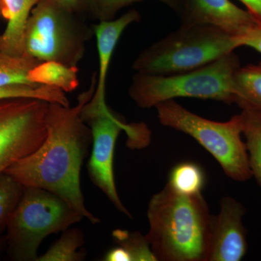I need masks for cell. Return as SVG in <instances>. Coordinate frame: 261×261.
Listing matches in <instances>:
<instances>
[{"mask_svg": "<svg viewBox=\"0 0 261 261\" xmlns=\"http://www.w3.org/2000/svg\"><path fill=\"white\" fill-rule=\"evenodd\" d=\"M96 84L94 72L90 87L79 95L74 107L49 103L45 140L33 153L5 171L25 187H38L59 196L93 224L100 221L87 210L80 181L81 170L92 144V136L81 112L93 97Z\"/></svg>", "mask_w": 261, "mask_h": 261, "instance_id": "cell-1", "label": "cell"}, {"mask_svg": "<svg viewBox=\"0 0 261 261\" xmlns=\"http://www.w3.org/2000/svg\"><path fill=\"white\" fill-rule=\"evenodd\" d=\"M211 217L202 194L183 195L167 184L147 209L145 236L157 260L207 261Z\"/></svg>", "mask_w": 261, "mask_h": 261, "instance_id": "cell-2", "label": "cell"}, {"mask_svg": "<svg viewBox=\"0 0 261 261\" xmlns=\"http://www.w3.org/2000/svg\"><path fill=\"white\" fill-rule=\"evenodd\" d=\"M237 48L234 36L222 29L181 25L141 51L132 68L146 74H177L210 64Z\"/></svg>", "mask_w": 261, "mask_h": 261, "instance_id": "cell-3", "label": "cell"}, {"mask_svg": "<svg viewBox=\"0 0 261 261\" xmlns=\"http://www.w3.org/2000/svg\"><path fill=\"white\" fill-rule=\"evenodd\" d=\"M241 66L234 51L197 69L172 75L136 73L132 77L128 94L141 108L177 97L212 99L225 104L235 103L233 77Z\"/></svg>", "mask_w": 261, "mask_h": 261, "instance_id": "cell-4", "label": "cell"}, {"mask_svg": "<svg viewBox=\"0 0 261 261\" xmlns=\"http://www.w3.org/2000/svg\"><path fill=\"white\" fill-rule=\"evenodd\" d=\"M83 216L56 194L27 187L6 228V252L10 260L37 261L43 240L80 222Z\"/></svg>", "mask_w": 261, "mask_h": 261, "instance_id": "cell-5", "label": "cell"}, {"mask_svg": "<svg viewBox=\"0 0 261 261\" xmlns=\"http://www.w3.org/2000/svg\"><path fill=\"white\" fill-rule=\"evenodd\" d=\"M94 37L93 25L55 0H40L27 22L23 56L41 62L56 61L77 66L87 42Z\"/></svg>", "mask_w": 261, "mask_h": 261, "instance_id": "cell-6", "label": "cell"}, {"mask_svg": "<svg viewBox=\"0 0 261 261\" xmlns=\"http://www.w3.org/2000/svg\"><path fill=\"white\" fill-rule=\"evenodd\" d=\"M155 108L163 126L193 137L214 156L228 177L237 181L252 177L240 115L226 122L211 121L190 112L174 99L160 102Z\"/></svg>", "mask_w": 261, "mask_h": 261, "instance_id": "cell-7", "label": "cell"}, {"mask_svg": "<svg viewBox=\"0 0 261 261\" xmlns=\"http://www.w3.org/2000/svg\"><path fill=\"white\" fill-rule=\"evenodd\" d=\"M88 102L82 108L81 116L92 136V153L87 165L89 177L120 212L130 218L117 192L113 172L115 147L122 130L128 134L134 145L144 147L149 142V130L144 125L127 124L108 105L92 106Z\"/></svg>", "mask_w": 261, "mask_h": 261, "instance_id": "cell-8", "label": "cell"}, {"mask_svg": "<svg viewBox=\"0 0 261 261\" xmlns=\"http://www.w3.org/2000/svg\"><path fill=\"white\" fill-rule=\"evenodd\" d=\"M48 105L34 98L0 99V174L45 140Z\"/></svg>", "mask_w": 261, "mask_h": 261, "instance_id": "cell-9", "label": "cell"}, {"mask_svg": "<svg viewBox=\"0 0 261 261\" xmlns=\"http://www.w3.org/2000/svg\"><path fill=\"white\" fill-rule=\"evenodd\" d=\"M246 213L241 202L223 197L217 216H211L207 261H240L247 251V231L243 224Z\"/></svg>", "mask_w": 261, "mask_h": 261, "instance_id": "cell-10", "label": "cell"}, {"mask_svg": "<svg viewBox=\"0 0 261 261\" xmlns=\"http://www.w3.org/2000/svg\"><path fill=\"white\" fill-rule=\"evenodd\" d=\"M181 27L209 25L238 36L256 25L252 15L230 0H181Z\"/></svg>", "mask_w": 261, "mask_h": 261, "instance_id": "cell-11", "label": "cell"}, {"mask_svg": "<svg viewBox=\"0 0 261 261\" xmlns=\"http://www.w3.org/2000/svg\"><path fill=\"white\" fill-rule=\"evenodd\" d=\"M140 20V12L132 9L118 19L99 21L97 25H93L99 61L97 84L93 97L90 100L93 104H106V79L113 53L125 29L130 24L137 23Z\"/></svg>", "mask_w": 261, "mask_h": 261, "instance_id": "cell-12", "label": "cell"}, {"mask_svg": "<svg viewBox=\"0 0 261 261\" xmlns=\"http://www.w3.org/2000/svg\"><path fill=\"white\" fill-rule=\"evenodd\" d=\"M40 0H0L2 18L8 22L0 36V51L23 56L25 27L32 10Z\"/></svg>", "mask_w": 261, "mask_h": 261, "instance_id": "cell-13", "label": "cell"}, {"mask_svg": "<svg viewBox=\"0 0 261 261\" xmlns=\"http://www.w3.org/2000/svg\"><path fill=\"white\" fill-rule=\"evenodd\" d=\"M79 68L56 61L41 62L30 70L29 80L35 85H47L64 92L75 90L80 85Z\"/></svg>", "mask_w": 261, "mask_h": 261, "instance_id": "cell-14", "label": "cell"}, {"mask_svg": "<svg viewBox=\"0 0 261 261\" xmlns=\"http://www.w3.org/2000/svg\"><path fill=\"white\" fill-rule=\"evenodd\" d=\"M235 104L261 110V61L256 64L240 66L233 77Z\"/></svg>", "mask_w": 261, "mask_h": 261, "instance_id": "cell-15", "label": "cell"}, {"mask_svg": "<svg viewBox=\"0 0 261 261\" xmlns=\"http://www.w3.org/2000/svg\"><path fill=\"white\" fill-rule=\"evenodd\" d=\"M252 176L261 187V110L245 108L240 113Z\"/></svg>", "mask_w": 261, "mask_h": 261, "instance_id": "cell-16", "label": "cell"}, {"mask_svg": "<svg viewBox=\"0 0 261 261\" xmlns=\"http://www.w3.org/2000/svg\"><path fill=\"white\" fill-rule=\"evenodd\" d=\"M84 244L83 231L79 228H68L37 261L84 260L85 252L80 250Z\"/></svg>", "mask_w": 261, "mask_h": 261, "instance_id": "cell-17", "label": "cell"}, {"mask_svg": "<svg viewBox=\"0 0 261 261\" xmlns=\"http://www.w3.org/2000/svg\"><path fill=\"white\" fill-rule=\"evenodd\" d=\"M40 63L30 57L12 56L0 51V88L15 84L40 86L29 80L30 70Z\"/></svg>", "mask_w": 261, "mask_h": 261, "instance_id": "cell-18", "label": "cell"}, {"mask_svg": "<svg viewBox=\"0 0 261 261\" xmlns=\"http://www.w3.org/2000/svg\"><path fill=\"white\" fill-rule=\"evenodd\" d=\"M205 183V176L202 168L195 163L185 162L173 168L168 185L178 193L193 195L201 193Z\"/></svg>", "mask_w": 261, "mask_h": 261, "instance_id": "cell-19", "label": "cell"}, {"mask_svg": "<svg viewBox=\"0 0 261 261\" xmlns=\"http://www.w3.org/2000/svg\"><path fill=\"white\" fill-rule=\"evenodd\" d=\"M25 97L42 99L49 103H58L69 106L70 102L61 89L50 86H29L15 84L0 88V99Z\"/></svg>", "mask_w": 261, "mask_h": 261, "instance_id": "cell-20", "label": "cell"}, {"mask_svg": "<svg viewBox=\"0 0 261 261\" xmlns=\"http://www.w3.org/2000/svg\"><path fill=\"white\" fill-rule=\"evenodd\" d=\"M25 187L6 173L0 174V237L6 231L12 214L23 197Z\"/></svg>", "mask_w": 261, "mask_h": 261, "instance_id": "cell-21", "label": "cell"}, {"mask_svg": "<svg viewBox=\"0 0 261 261\" xmlns=\"http://www.w3.org/2000/svg\"><path fill=\"white\" fill-rule=\"evenodd\" d=\"M113 238L118 246L124 248L132 256V261H156L146 236L140 232L130 233L126 230L113 231Z\"/></svg>", "mask_w": 261, "mask_h": 261, "instance_id": "cell-22", "label": "cell"}, {"mask_svg": "<svg viewBox=\"0 0 261 261\" xmlns=\"http://www.w3.org/2000/svg\"><path fill=\"white\" fill-rule=\"evenodd\" d=\"M144 0H94L93 18L99 21L114 19L118 12L134 3ZM166 5L178 14L181 7V0H154Z\"/></svg>", "mask_w": 261, "mask_h": 261, "instance_id": "cell-23", "label": "cell"}, {"mask_svg": "<svg viewBox=\"0 0 261 261\" xmlns=\"http://www.w3.org/2000/svg\"><path fill=\"white\" fill-rule=\"evenodd\" d=\"M234 38L238 48L245 46L261 53V25L259 24L247 29Z\"/></svg>", "mask_w": 261, "mask_h": 261, "instance_id": "cell-24", "label": "cell"}, {"mask_svg": "<svg viewBox=\"0 0 261 261\" xmlns=\"http://www.w3.org/2000/svg\"><path fill=\"white\" fill-rule=\"evenodd\" d=\"M72 13L83 17L93 18L94 0H55Z\"/></svg>", "mask_w": 261, "mask_h": 261, "instance_id": "cell-25", "label": "cell"}, {"mask_svg": "<svg viewBox=\"0 0 261 261\" xmlns=\"http://www.w3.org/2000/svg\"><path fill=\"white\" fill-rule=\"evenodd\" d=\"M105 261H132L130 254L121 246L111 249L105 255Z\"/></svg>", "mask_w": 261, "mask_h": 261, "instance_id": "cell-26", "label": "cell"}, {"mask_svg": "<svg viewBox=\"0 0 261 261\" xmlns=\"http://www.w3.org/2000/svg\"><path fill=\"white\" fill-rule=\"evenodd\" d=\"M243 3L247 11L255 19L257 24L261 25V0H239Z\"/></svg>", "mask_w": 261, "mask_h": 261, "instance_id": "cell-27", "label": "cell"}, {"mask_svg": "<svg viewBox=\"0 0 261 261\" xmlns=\"http://www.w3.org/2000/svg\"><path fill=\"white\" fill-rule=\"evenodd\" d=\"M7 238L6 235L4 234L0 237V255L3 252L6 251Z\"/></svg>", "mask_w": 261, "mask_h": 261, "instance_id": "cell-28", "label": "cell"}, {"mask_svg": "<svg viewBox=\"0 0 261 261\" xmlns=\"http://www.w3.org/2000/svg\"><path fill=\"white\" fill-rule=\"evenodd\" d=\"M1 18H2V15H1V13H0V20H1ZM1 34H2V33H0V36H1Z\"/></svg>", "mask_w": 261, "mask_h": 261, "instance_id": "cell-29", "label": "cell"}]
</instances>
